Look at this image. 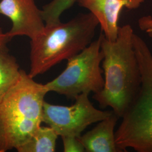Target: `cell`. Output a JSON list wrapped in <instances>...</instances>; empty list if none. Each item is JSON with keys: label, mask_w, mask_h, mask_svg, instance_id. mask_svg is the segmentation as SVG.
<instances>
[{"label": "cell", "mask_w": 152, "mask_h": 152, "mask_svg": "<svg viewBox=\"0 0 152 152\" xmlns=\"http://www.w3.org/2000/svg\"><path fill=\"white\" fill-rule=\"evenodd\" d=\"M99 25L91 12L81 13L66 23L45 26L31 39L30 71L32 78L78 54L92 42Z\"/></svg>", "instance_id": "cell-3"}, {"label": "cell", "mask_w": 152, "mask_h": 152, "mask_svg": "<svg viewBox=\"0 0 152 152\" xmlns=\"http://www.w3.org/2000/svg\"><path fill=\"white\" fill-rule=\"evenodd\" d=\"M77 0H52L42 7V13L45 26L60 23L63 12L71 8Z\"/></svg>", "instance_id": "cell-12"}, {"label": "cell", "mask_w": 152, "mask_h": 152, "mask_svg": "<svg viewBox=\"0 0 152 152\" xmlns=\"http://www.w3.org/2000/svg\"><path fill=\"white\" fill-rule=\"evenodd\" d=\"M89 94L77 96L71 106L54 105L44 102L42 122L54 130L58 136L80 137L88 126L108 117L113 111L96 108Z\"/></svg>", "instance_id": "cell-6"}, {"label": "cell", "mask_w": 152, "mask_h": 152, "mask_svg": "<svg viewBox=\"0 0 152 152\" xmlns=\"http://www.w3.org/2000/svg\"><path fill=\"white\" fill-rule=\"evenodd\" d=\"M119 117L113 113L99 121L78 139L87 152H121L116 145L114 129Z\"/></svg>", "instance_id": "cell-9"}, {"label": "cell", "mask_w": 152, "mask_h": 152, "mask_svg": "<svg viewBox=\"0 0 152 152\" xmlns=\"http://www.w3.org/2000/svg\"><path fill=\"white\" fill-rule=\"evenodd\" d=\"M145 0H77L78 5L87 9L97 19L104 36L114 41L118 36V19L122 10L137 9Z\"/></svg>", "instance_id": "cell-8"}, {"label": "cell", "mask_w": 152, "mask_h": 152, "mask_svg": "<svg viewBox=\"0 0 152 152\" xmlns=\"http://www.w3.org/2000/svg\"><path fill=\"white\" fill-rule=\"evenodd\" d=\"M48 92L45 84L22 70L19 80L0 103V152L16 149L37 130Z\"/></svg>", "instance_id": "cell-2"}, {"label": "cell", "mask_w": 152, "mask_h": 152, "mask_svg": "<svg viewBox=\"0 0 152 152\" xmlns=\"http://www.w3.org/2000/svg\"><path fill=\"white\" fill-rule=\"evenodd\" d=\"M11 39V38L7 35V33L4 32L0 27V50L7 48V44Z\"/></svg>", "instance_id": "cell-15"}, {"label": "cell", "mask_w": 152, "mask_h": 152, "mask_svg": "<svg viewBox=\"0 0 152 152\" xmlns=\"http://www.w3.org/2000/svg\"><path fill=\"white\" fill-rule=\"evenodd\" d=\"M133 46L140 66L141 86L135 100L121 118L115 132L120 152L128 148L152 152V54L145 42L135 33Z\"/></svg>", "instance_id": "cell-4"}, {"label": "cell", "mask_w": 152, "mask_h": 152, "mask_svg": "<svg viewBox=\"0 0 152 152\" xmlns=\"http://www.w3.org/2000/svg\"><path fill=\"white\" fill-rule=\"evenodd\" d=\"M138 24L142 31H145L152 37V16H144L139 20Z\"/></svg>", "instance_id": "cell-14"}, {"label": "cell", "mask_w": 152, "mask_h": 152, "mask_svg": "<svg viewBox=\"0 0 152 152\" xmlns=\"http://www.w3.org/2000/svg\"><path fill=\"white\" fill-rule=\"evenodd\" d=\"M134 31L130 25L119 27L117 38L110 41L102 33L101 49L104 83L94 94L101 108L110 107L122 118L135 100L141 86L140 69L133 46Z\"/></svg>", "instance_id": "cell-1"}, {"label": "cell", "mask_w": 152, "mask_h": 152, "mask_svg": "<svg viewBox=\"0 0 152 152\" xmlns=\"http://www.w3.org/2000/svg\"><path fill=\"white\" fill-rule=\"evenodd\" d=\"M0 14L8 17L12 22L7 35L12 39L18 36L34 38L45 27L40 10L35 0H1Z\"/></svg>", "instance_id": "cell-7"}, {"label": "cell", "mask_w": 152, "mask_h": 152, "mask_svg": "<svg viewBox=\"0 0 152 152\" xmlns=\"http://www.w3.org/2000/svg\"><path fill=\"white\" fill-rule=\"evenodd\" d=\"M22 70L7 48L0 50V103L19 80Z\"/></svg>", "instance_id": "cell-10"}, {"label": "cell", "mask_w": 152, "mask_h": 152, "mask_svg": "<svg viewBox=\"0 0 152 152\" xmlns=\"http://www.w3.org/2000/svg\"><path fill=\"white\" fill-rule=\"evenodd\" d=\"M102 33L78 54L69 59L65 69L45 84L48 92L75 99L82 94H96L104 86L100 65L104 55L101 49Z\"/></svg>", "instance_id": "cell-5"}, {"label": "cell", "mask_w": 152, "mask_h": 152, "mask_svg": "<svg viewBox=\"0 0 152 152\" xmlns=\"http://www.w3.org/2000/svg\"><path fill=\"white\" fill-rule=\"evenodd\" d=\"M58 135L49 126H40L28 141L18 147V152H54Z\"/></svg>", "instance_id": "cell-11"}, {"label": "cell", "mask_w": 152, "mask_h": 152, "mask_svg": "<svg viewBox=\"0 0 152 152\" xmlns=\"http://www.w3.org/2000/svg\"><path fill=\"white\" fill-rule=\"evenodd\" d=\"M63 143V151L64 152H85L78 137L75 136L61 137Z\"/></svg>", "instance_id": "cell-13"}]
</instances>
